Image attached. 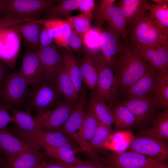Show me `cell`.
<instances>
[{"mask_svg": "<svg viewBox=\"0 0 168 168\" xmlns=\"http://www.w3.org/2000/svg\"><path fill=\"white\" fill-rule=\"evenodd\" d=\"M100 123V121L91 111L88 109L86 110L81 131L83 138L88 143L94 136Z\"/></svg>", "mask_w": 168, "mask_h": 168, "instance_id": "37", "label": "cell"}, {"mask_svg": "<svg viewBox=\"0 0 168 168\" xmlns=\"http://www.w3.org/2000/svg\"><path fill=\"white\" fill-rule=\"evenodd\" d=\"M26 49L19 71L30 86L39 82L43 77L40 67L38 51L29 45Z\"/></svg>", "mask_w": 168, "mask_h": 168, "instance_id": "18", "label": "cell"}, {"mask_svg": "<svg viewBox=\"0 0 168 168\" xmlns=\"http://www.w3.org/2000/svg\"><path fill=\"white\" fill-rule=\"evenodd\" d=\"M43 26L40 37L38 51L48 46L54 41L52 30L45 26Z\"/></svg>", "mask_w": 168, "mask_h": 168, "instance_id": "41", "label": "cell"}, {"mask_svg": "<svg viewBox=\"0 0 168 168\" xmlns=\"http://www.w3.org/2000/svg\"><path fill=\"white\" fill-rule=\"evenodd\" d=\"M57 161L51 162L45 160L38 168H68L67 164Z\"/></svg>", "mask_w": 168, "mask_h": 168, "instance_id": "47", "label": "cell"}, {"mask_svg": "<svg viewBox=\"0 0 168 168\" xmlns=\"http://www.w3.org/2000/svg\"><path fill=\"white\" fill-rule=\"evenodd\" d=\"M150 4L146 0H120L116 5L120 9L127 28L135 24L144 16Z\"/></svg>", "mask_w": 168, "mask_h": 168, "instance_id": "22", "label": "cell"}, {"mask_svg": "<svg viewBox=\"0 0 168 168\" xmlns=\"http://www.w3.org/2000/svg\"><path fill=\"white\" fill-rule=\"evenodd\" d=\"M111 127L100 122L94 136L88 142V145L92 150L94 151L103 147L112 133Z\"/></svg>", "mask_w": 168, "mask_h": 168, "instance_id": "39", "label": "cell"}, {"mask_svg": "<svg viewBox=\"0 0 168 168\" xmlns=\"http://www.w3.org/2000/svg\"><path fill=\"white\" fill-rule=\"evenodd\" d=\"M156 73V80L153 93L158 110L168 107V72Z\"/></svg>", "mask_w": 168, "mask_h": 168, "instance_id": "30", "label": "cell"}, {"mask_svg": "<svg viewBox=\"0 0 168 168\" xmlns=\"http://www.w3.org/2000/svg\"><path fill=\"white\" fill-rule=\"evenodd\" d=\"M42 24L50 29L54 38L63 36L71 31L69 24L67 20L62 19L38 20Z\"/></svg>", "mask_w": 168, "mask_h": 168, "instance_id": "40", "label": "cell"}, {"mask_svg": "<svg viewBox=\"0 0 168 168\" xmlns=\"http://www.w3.org/2000/svg\"><path fill=\"white\" fill-rule=\"evenodd\" d=\"M101 31L97 28L90 27L84 34L82 40L84 47L91 56L97 54L100 47Z\"/></svg>", "mask_w": 168, "mask_h": 168, "instance_id": "36", "label": "cell"}, {"mask_svg": "<svg viewBox=\"0 0 168 168\" xmlns=\"http://www.w3.org/2000/svg\"><path fill=\"white\" fill-rule=\"evenodd\" d=\"M133 48L139 52L156 73L168 72V45L138 46Z\"/></svg>", "mask_w": 168, "mask_h": 168, "instance_id": "16", "label": "cell"}, {"mask_svg": "<svg viewBox=\"0 0 168 168\" xmlns=\"http://www.w3.org/2000/svg\"><path fill=\"white\" fill-rule=\"evenodd\" d=\"M79 66L83 82L92 93L96 86L100 69L98 68L88 54L83 58Z\"/></svg>", "mask_w": 168, "mask_h": 168, "instance_id": "29", "label": "cell"}, {"mask_svg": "<svg viewBox=\"0 0 168 168\" xmlns=\"http://www.w3.org/2000/svg\"><path fill=\"white\" fill-rule=\"evenodd\" d=\"M111 109L113 124L116 130H128L135 127L134 117L126 107L118 102L114 105Z\"/></svg>", "mask_w": 168, "mask_h": 168, "instance_id": "27", "label": "cell"}, {"mask_svg": "<svg viewBox=\"0 0 168 168\" xmlns=\"http://www.w3.org/2000/svg\"><path fill=\"white\" fill-rule=\"evenodd\" d=\"M156 78V73L150 67L141 77L125 90L121 100L142 97L153 92Z\"/></svg>", "mask_w": 168, "mask_h": 168, "instance_id": "19", "label": "cell"}, {"mask_svg": "<svg viewBox=\"0 0 168 168\" xmlns=\"http://www.w3.org/2000/svg\"><path fill=\"white\" fill-rule=\"evenodd\" d=\"M64 102L76 104L79 98L78 93L69 76L64 65L58 73L54 83Z\"/></svg>", "mask_w": 168, "mask_h": 168, "instance_id": "23", "label": "cell"}, {"mask_svg": "<svg viewBox=\"0 0 168 168\" xmlns=\"http://www.w3.org/2000/svg\"><path fill=\"white\" fill-rule=\"evenodd\" d=\"M124 44L120 35L109 26L101 30L99 52L90 55L99 68L108 66L113 69L117 56Z\"/></svg>", "mask_w": 168, "mask_h": 168, "instance_id": "6", "label": "cell"}, {"mask_svg": "<svg viewBox=\"0 0 168 168\" xmlns=\"http://www.w3.org/2000/svg\"><path fill=\"white\" fill-rule=\"evenodd\" d=\"M128 44L134 48L138 46L168 45L166 36L158 25L146 13L134 24L127 28Z\"/></svg>", "mask_w": 168, "mask_h": 168, "instance_id": "3", "label": "cell"}, {"mask_svg": "<svg viewBox=\"0 0 168 168\" xmlns=\"http://www.w3.org/2000/svg\"><path fill=\"white\" fill-rule=\"evenodd\" d=\"M9 106L0 104V130L6 128L10 122L13 123V119L9 113Z\"/></svg>", "mask_w": 168, "mask_h": 168, "instance_id": "43", "label": "cell"}, {"mask_svg": "<svg viewBox=\"0 0 168 168\" xmlns=\"http://www.w3.org/2000/svg\"><path fill=\"white\" fill-rule=\"evenodd\" d=\"M54 42L58 47H62L70 52H72L71 49L78 52L84 46L82 39L72 31L63 36L55 39Z\"/></svg>", "mask_w": 168, "mask_h": 168, "instance_id": "38", "label": "cell"}, {"mask_svg": "<svg viewBox=\"0 0 168 168\" xmlns=\"http://www.w3.org/2000/svg\"><path fill=\"white\" fill-rule=\"evenodd\" d=\"M39 146L20 139L7 127L0 130V151L6 161L14 158L27 150Z\"/></svg>", "mask_w": 168, "mask_h": 168, "instance_id": "17", "label": "cell"}, {"mask_svg": "<svg viewBox=\"0 0 168 168\" xmlns=\"http://www.w3.org/2000/svg\"><path fill=\"white\" fill-rule=\"evenodd\" d=\"M81 0H59L58 3L48 8L45 11L47 20L67 18L73 11L78 10Z\"/></svg>", "mask_w": 168, "mask_h": 168, "instance_id": "32", "label": "cell"}, {"mask_svg": "<svg viewBox=\"0 0 168 168\" xmlns=\"http://www.w3.org/2000/svg\"><path fill=\"white\" fill-rule=\"evenodd\" d=\"M35 20L31 19H19L10 16L0 18V30L8 28L16 25Z\"/></svg>", "mask_w": 168, "mask_h": 168, "instance_id": "42", "label": "cell"}, {"mask_svg": "<svg viewBox=\"0 0 168 168\" xmlns=\"http://www.w3.org/2000/svg\"><path fill=\"white\" fill-rule=\"evenodd\" d=\"M67 164L68 168H108L102 162L95 161H84L79 164Z\"/></svg>", "mask_w": 168, "mask_h": 168, "instance_id": "44", "label": "cell"}, {"mask_svg": "<svg viewBox=\"0 0 168 168\" xmlns=\"http://www.w3.org/2000/svg\"><path fill=\"white\" fill-rule=\"evenodd\" d=\"M152 125L143 128L139 133L167 142L168 141V107L158 112L155 116Z\"/></svg>", "mask_w": 168, "mask_h": 168, "instance_id": "25", "label": "cell"}, {"mask_svg": "<svg viewBox=\"0 0 168 168\" xmlns=\"http://www.w3.org/2000/svg\"><path fill=\"white\" fill-rule=\"evenodd\" d=\"M128 150L154 158L168 157L167 142L140 133L132 139Z\"/></svg>", "mask_w": 168, "mask_h": 168, "instance_id": "10", "label": "cell"}, {"mask_svg": "<svg viewBox=\"0 0 168 168\" xmlns=\"http://www.w3.org/2000/svg\"><path fill=\"white\" fill-rule=\"evenodd\" d=\"M30 86L23 107L26 109L24 110L30 111L36 116L62 101V96L55 83L44 77Z\"/></svg>", "mask_w": 168, "mask_h": 168, "instance_id": "2", "label": "cell"}, {"mask_svg": "<svg viewBox=\"0 0 168 168\" xmlns=\"http://www.w3.org/2000/svg\"><path fill=\"white\" fill-rule=\"evenodd\" d=\"M4 41L0 44V59L11 69H14L18 56L21 37L12 27L3 29Z\"/></svg>", "mask_w": 168, "mask_h": 168, "instance_id": "15", "label": "cell"}, {"mask_svg": "<svg viewBox=\"0 0 168 168\" xmlns=\"http://www.w3.org/2000/svg\"><path fill=\"white\" fill-rule=\"evenodd\" d=\"M86 99L84 93L81 95L66 121L58 131L68 134L72 138L82 135L81 126L85 111Z\"/></svg>", "mask_w": 168, "mask_h": 168, "instance_id": "20", "label": "cell"}, {"mask_svg": "<svg viewBox=\"0 0 168 168\" xmlns=\"http://www.w3.org/2000/svg\"><path fill=\"white\" fill-rule=\"evenodd\" d=\"M7 128L20 139L40 146L48 145L58 147L68 144H72V138L68 134L60 131H46L39 129L26 132L20 130L14 126Z\"/></svg>", "mask_w": 168, "mask_h": 168, "instance_id": "8", "label": "cell"}, {"mask_svg": "<svg viewBox=\"0 0 168 168\" xmlns=\"http://www.w3.org/2000/svg\"><path fill=\"white\" fill-rule=\"evenodd\" d=\"M9 110L12 114L14 126L26 132H32L40 129L35 117L29 110H23L10 107Z\"/></svg>", "mask_w": 168, "mask_h": 168, "instance_id": "31", "label": "cell"}, {"mask_svg": "<svg viewBox=\"0 0 168 168\" xmlns=\"http://www.w3.org/2000/svg\"><path fill=\"white\" fill-rule=\"evenodd\" d=\"M62 55L67 71L78 93L82 91L83 82L79 65L72 52L64 49Z\"/></svg>", "mask_w": 168, "mask_h": 168, "instance_id": "28", "label": "cell"}, {"mask_svg": "<svg viewBox=\"0 0 168 168\" xmlns=\"http://www.w3.org/2000/svg\"><path fill=\"white\" fill-rule=\"evenodd\" d=\"M0 15H2L0 13Z\"/></svg>", "mask_w": 168, "mask_h": 168, "instance_id": "52", "label": "cell"}, {"mask_svg": "<svg viewBox=\"0 0 168 168\" xmlns=\"http://www.w3.org/2000/svg\"><path fill=\"white\" fill-rule=\"evenodd\" d=\"M100 7H106L114 5L115 0H100Z\"/></svg>", "mask_w": 168, "mask_h": 168, "instance_id": "48", "label": "cell"}, {"mask_svg": "<svg viewBox=\"0 0 168 168\" xmlns=\"http://www.w3.org/2000/svg\"><path fill=\"white\" fill-rule=\"evenodd\" d=\"M40 67L43 76L54 83L55 78L65 65L62 54L57 45L52 43L40 51H38Z\"/></svg>", "mask_w": 168, "mask_h": 168, "instance_id": "14", "label": "cell"}, {"mask_svg": "<svg viewBox=\"0 0 168 168\" xmlns=\"http://www.w3.org/2000/svg\"><path fill=\"white\" fill-rule=\"evenodd\" d=\"M150 67L137 49L128 44H124L113 68L120 99L125 90L141 77Z\"/></svg>", "mask_w": 168, "mask_h": 168, "instance_id": "1", "label": "cell"}, {"mask_svg": "<svg viewBox=\"0 0 168 168\" xmlns=\"http://www.w3.org/2000/svg\"><path fill=\"white\" fill-rule=\"evenodd\" d=\"M158 159L129 151L113 152L106 156L102 163L108 168H152Z\"/></svg>", "mask_w": 168, "mask_h": 168, "instance_id": "9", "label": "cell"}, {"mask_svg": "<svg viewBox=\"0 0 168 168\" xmlns=\"http://www.w3.org/2000/svg\"><path fill=\"white\" fill-rule=\"evenodd\" d=\"M12 69L0 60V86L12 72Z\"/></svg>", "mask_w": 168, "mask_h": 168, "instance_id": "46", "label": "cell"}, {"mask_svg": "<svg viewBox=\"0 0 168 168\" xmlns=\"http://www.w3.org/2000/svg\"><path fill=\"white\" fill-rule=\"evenodd\" d=\"M75 105L62 101L54 109L35 116L39 129L46 131H58Z\"/></svg>", "mask_w": 168, "mask_h": 168, "instance_id": "13", "label": "cell"}, {"mask_svg": "<svg viewBox=\"0 0 168 168\" xmlns=\"http://www.w3.org/2000/svg\"><path fill=\"white\" fill-rule=\"evenodd\" d=\"M6 161L4 156L0 151V168H5Z\"/></svg>", "mask_w": 168, "mask_h": 168, "instance_id": "49", "label": "cell"}, {"mask_svg": "<svg viewBox=\"0 0 168 168\" xmlns=\"http://www.w3.org/2000/svg\"><path fill=\"white\" fill-rule=\"evenodd\" d=\"M97 28L101 30L104 21L108 22L112 29L121 36L124 44L128 43L125 19L119 8L116 5L106 7H99L94 13Z\"/></svg>", "mask_w": 168, "mask_h": 168, "instance_id": "12", "label": "cell"}, {"mask_svg": "<svg viewBox=\"0 0 168 168\" xmlns=\"http://www.w3.org/2000/svg\"><path fill=\"white\" fill-rule=\"evenodd\" d=\"M119 102L133 114L136 128H143L152 124L157 110L153 92L142 97L122 99Z\"/></svg>", "mask_w": 168, "mask_h": 168, "instance_id": "7", "label": "cell"}, {"mask_svg": "<svg viewBox=\"0 0 168 168\" xmlns=\"http://www.w3.org/2000/svg\"><path fill=\"white\" fill-rule=\"evenodd\" d=\"M40 147L48 156L58 161L69 165L79 164L84 162L76 157L73 144H68L58 147L48 145Z\"/></svg>", "mask_w": 168, "mask_h": 168, "instance_id": "26", "label": "cell"}, {"mask_svg": "<svg viewBox=\"0 0 168 168\" xmlns=\"http://www.w3.org/2000/svg\"><path fill=\"white\" fill-rule=\"evenodd\" d=\"M29 86L19 71L13 70L0 86V104L20 110L23 107Z\"/></svg>", "mask_w": 168, "mask_h": 168, "instance_id": "5", "label": "cell"}, {"mask_svg": "<svg viewBox=\"0 0 168 168\" xmlns=\"http://www.w3.org/2000/svg\"><path fill=\"white\" fill-rule=\"evenodd\" d=\"M43 25L37 20L30 21L12 26L27 43L38 51L40 37Z\"/></svg>", "mask_w": 168, "mask_h": 168, "instance_id": "24", "label": "cell"}, {"mask_svg": "<svg viewBox=\"0 0 168 168\" xmlns=\"http://www.w3.org/2000/svg\"><path fill=\"white\" fill-rule=\"evenodd\" d=\"M151 1L160 3H168V1L167 0H152Z\"/></svg>", "mask_w": 168, "mask_h": 168, "instance_id": "50", "label": "cell"}, {"mask_svg": "<svg viewBox=\"0 0 168 168\" xmlns=\"http://www.w3.org/2000/svg\"><path fill=\"white\" fill-rule=\"evenodd\" d=\"M95 5L93 0H81L78 10L80 11L83 14L93 15Z\"/></svg>", "mask_w": 168, "mask_h": 168, "instance_id": "45", "label": "cell"}, {"mask_svg": "<svg viewBox=\"0 0 168 168\" xmlns=\"http://www.w3.org/2000/svg\"><path fill=\"white\" fill-rule=\"evenodd\" d=\"M41 148L39 146L28 149L6 161L5 168H38L48 156L44 152L40 151Z\"/></svg>", "mask_w": 168, "mask_h": 168, "instance_id": "21", "label": "cell"}, {"mask_svg": "<svg viewBox=\"0 0 168 168\" xmlns=\"http://www.w3.org/2000/svg\"><path fill=\"white\" fill-rule=\"evenodd\" d=\"M93 17V15L80 13L76 16H68L67 20L72 31L82 39L84 33L91 27Z\"/></svg>", "mask_w": 168, "mask_h": 168, "instance_id": "35", "label": "cell"}, {"mask_svg": "<svg viewBox=\"0 0 168 168\" xmlns=\"http://www.w3.org/2000/svg\"><path fill=\"white\" fill-rule=\"evenodd\" d=\"M148 10L151 17L158 25L165 35L168 36V3L150 4Z\"/></svg>", "mask_w": 168, "mask_h": 168, "instance_id": "34", "label": "cell"}, {"mask_svg": "<svg viewBox=\"0 0 168 168\" xmlns=\"http://www.w3.org/2000/svg\"><path fill=\"white\" fill-rule=\"evenodd\" d=\"M56 0H0V13L21 19L36 18L49 7L58 3Z\"/></svg>", "mask_w": 168, "mask_h": 168, "instance_id": "4", "label": "cell"}, {"mask_svg": "<svg viewBox=\"0 0 168 168\" xmlns=\"http://www.w3.org/2000/svg\"><path fill=\"white\" fill-rule=\"evenodd\" d=\"M2 16L1 15H0V18H1V17H2Z\"/></svg>", "mask_w": 168, "mask_h": 168, "instance_id": "51", "label": "cell"}, {"mask_svg": "<svg viewBox=\"0 0 168 168\" xmlns=\"http://www.w3.org/2000/svg\"><path fill=\"white\" fill-rule=\"evenodd\" d=\"M92 95L108 103L110 108L120 101L121 99L112 68L105 66L101 68L97 84Z\"/></svg>", "mask_w": 168, "mask_h": 168, "instance_id": "11", "label": "cell"}, {"mask_svg": "<svg viewBox=\"0 0 168 168\" xmlns=\"http://www.w3.org/2000/svg\"><path fill=\"white\" fill-rule=\"evenodd\" d=\"M88 109L92 112L100 122L112 127L113 117L111 109L105 102L92 95Z\"/></svg>", "mask_w": 168, "mask_h": 168, "instance_id": "33", "label": "cell"}]
</instances>
